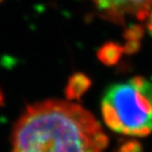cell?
I'll list each match as a JSON object with an SVG mask.
<instances>
[{"mask_svg":"<svg viewBox=\"0 0 152 152\" xmlns=\"http://www.w3.org/2000/svg\"><path fill=\"white\" fill-rule=\"evenodd\" d=\"M107 135L79 104L45 100L30 104L12 134V152H102Z\"/></svg>","mask_w":152,"mask_h":152,"instance_id":"6da1fadb","label":"cell"},{"mask_svg":"<svg viewBox=\"0 0 152 152\" xmlns=\"http://www.w3.org/2000/svg\"><path fill=\"white\" fill-rule=\"evenodd\" d=\"M104 123L115 132L146 136L152 132V83L136 76L108 89L102 100Z\"/></svg>","mask_w":152,"mask_h":152,"instance_id":"7a4b0ae2","label":"cell"},{"mask_svg":"<svg viewBox=\"0 0 152 152\" xmlns=\"http://www.w3.org/2000/svg\"><path fill=\"white\" fill-rule=\"evenodd\" d=\"M102 15L115 22L128 17L144 19L152 9V0H91Z\"/></svg>","mask_w":152,"mask_h":152,"instance_id":"3957f363","label":"cell"},{"mask_svg":"<svg viewBox=\"0 0 152 152\" xmlns=\"http://www.w3.org/2000/svg\"><path fill=\"white\" fill-rule=\"evenodd\" d=\"M2 102H3V97H2V93L0 91V106L2 104Z\"/></svg>","mask_w":152,"mask_h":152,"instance_id":"277c9868","label":"cell"}]
</instances>
